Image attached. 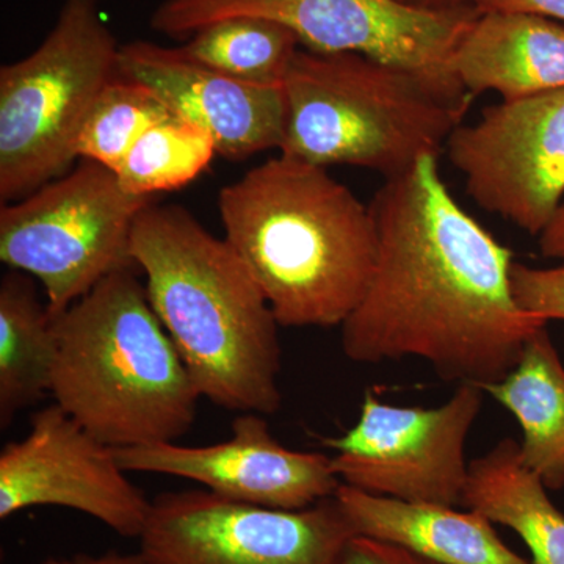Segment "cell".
<instances>
[{
  "instance_id": "10",
  "label": "cell",
  "mask_w": 564,
  "mask_h": 564,
  "mask_svg": "<svg viewBox=\"0 0 564 564\" xmlns=\"http://www.w3.org/2000/svg\"><path fill=\"white\" fill-rule=\"evenodd\" d=\"M484 395L480 386L462 383L441 406L406 408L367 392L352 429L323 440L336 452L334 473L344 485L373 496L463 507L469 478L464 447Z\"/></svg>"
},
{
  "instance_id": "5",
  "label": "cell",
  "mask_w": 564,
  "mask_h": 564,
  "mask_svg": "<svg viewBox=\"0 0 564 564\" xmlns=\"http://www.w3.org/2000/svg\"><path fill=\"white\" fill-rule=\"evenodd\" d=\"M282 88L288 120L281 154L323 169L372 170L384 180L425 155L437 158L470 106L400 66L303 47Z\"/></svg>"
},
{
  "instance_id": "23",
  "label": "cell",
  "mask_w": 564,
  "mask_h": 564,
  "mask_svg": "<svg viewBox=\"0 0 564 564\" xmlns=\"http://www.w3.org/2000/svg\"><path fill=\"white\" fill-rule=\"evenodd\" d=\"M511 291L525 314L549 321H564V262L551 269H533L513 262Z\"/></svg>"
},
{
  "instance_id": "13",
  "label": "cell",
  "mask_w": 564,
  "mask_h": 564,
  "mask_svg": "<svg viewBox=\"0 0 564 564\" xmlns=\"http://www.w3.org/2000/svg\"><path fill=\"white\" fill-rule=\"evenodd\" d=\"M115 454L126 473L185 478L234 502L272 510H304L332 499L343 485L333 458L284 447L258 413H239L223 443L139 445Z\"/></svg>"
},
{
  "instance_id": "21",
  "label": "cell",
  "mask_w": 564,
  "mask_h": 564,
  "mask_svg": "<svg viewBox=\"0 0 564 564\" xmlns=\"http://www.w3.org/2000/svg\"><path fill=\"white\" fill-rule=\"evenodd\" d=\"M215 154L209 133L172 113L144 131L115 174L126 192L152 198L191 184Z\"/></svg>"
},
{
  "instance_id": "15",
  "label": "cell",
  "mask_w": 564,
  "mask_h": 564,
  "mask_svg": "<svg viewBox=\"0 0 564 564\" xmlns=\"http://www.w3.org/2000/svg\"><path fill=\"white\" fill-rule=\"evenodd\" d=\"M455 76L470 96L502 101L564 88V24L525 13L480 11L454 55Z\"/></svg>"
},
{
  "instance_id": "28",
  "label": "cell",
  "mask_w": 564,
  "mask_h": 564,
  "mask_svg": "<svg viewBox=\"0 0 564 564\" xmlns=\"http://www.w3.org/2000/svg\"><path fill=\"white\" fill-rule=\"evenodd\" d=\"M413 9L429 11H455L478 9V0H395Z\"/></svg>"
},
{
  "instance_id": "7",
  "label": "cell",
  "mask_w": 564,
  "mask_h": 564,
  "mask_svg": "<svg viewBox=\"0 0 564 564\" xmlns=\"http://www.w3.org/2000/svg\"><path fill=\"white\" fill-rule=\"evenodd\" d=\"M152 204L126 192L99 163L76 169L39 191L2 204L0 261L39 281L52 315L87 295L109 274L133 269V226Z\"/></svg>"
},
{
  "instance_id": "17",
  "label": "cell",
  "mask_w": 564,
  "mask_h": 564,
  "mask_svg": "<svg viewBox=\"0 0 564 564\" xmlns=\"http://www.w3.org/2000/svg\"><path fill=\"white\" fill-rule=\"evenodd\" d=\"M485 393L521 425L522 463L549 491L564 488V366L547 328L527 340L518 364Z\"/></svg>"
},
{
  "instance_id": "18",
  "label": "cell",
  "mask_w": 564,
  "mask_h": 564,
  "mask_svg": "<svg viewBox=\"0 0 564 564\" xmlns=\"http://www.w3.org/2000/svg\"><path fill=\"white\" fill-rule=\"evenodd\" d=\"M547 491L522 463L518 441L505 437L469 463L463 507L514 530L529 547L533 564H564V514Z\"/></svg>"
},
{
  "instance_id": "11",
  "label": "cell",
  "mask_w": 564,
  "mask_h": 564,
  "mask_svg": "<svg viewBox=\"0 0 564 564\" xmlns=\"http://www.w3.org/2000/svg\"><path fill=\"white\" fill-rule=\"evenodd\" d=\"M445 150L481 209L540 237L564 202V88L486 107Z\"/></svg>"
},
{
  "instance_id": "14",
  "label": "cell",
  "mask_w": 564,
  "mask_h": 564,
  "mask_svg": "<svg viewBox=\"0 0 564 564\" xmlns=\"http://www.w3.org/2000/svg\"><path fill=\"white\" fill-rule=\"evenodd\" d=\"M118 73L154 93L173 115L204 129L217 154L242 161L281 150L288 102L282 85H256L226 76L151 41L121 44Z\"/></svg>"
},
{
  "instance_id": "26",
  "label": "cell",
  "mask_w": 564,
  "mask_h": 564,
  "mask_svg": "<svg viewBox=\"0 0 564 564\" xmlns=\"http://www.w3.org/2000/svg\"><path fill=\"white\" fill-rule=\"evenodd\" d=\"M540 250L545 258L564 261V202L547 228L541 234Z\"/></svg>"
},
{
  "instance_id": "19",
  "label": "cell",
  "mask_w": 564,
  "mask_h": 564,
  "mask_svg": "<svg viewBox=\"0 0 564 564\" xmlns=\"http://www.w3.org/2000/svg\"><path fill=\"white\" fill-rule=\"evenodd\" d=\"M55 315L41 302L29 274H3L0 281V426L51 392L57 358Z\"/></svg>"
},
{
  "instance_id": "16",
  "label": "cell",
  "mask_w": 564,
  "mask_h": 564,
  "mask_svg": "<svg viewBox=\"0 0 564 564\" xmlns=\"http://www.w3.org/2000/svg\"><path fill=\"white\" fill-rule=\"evenodd\" d=\"M334 499L358 536L408 549L440 564H533L500 540L478 511L404 502L340 485Z\"/></svg>"
},
{
  "instance_id": "24",
  "label": "cell",
  "mask_w": 564,
  "mask_h": 564,
  "mask_svg": "<svg viewBox=\"0 0 564 564\" xmlns=\"http://www.w3.org/2000/svg\"><path fill=\"white\" fill-rule=\"evenodd\" d=\"M343 564H440L400 545L355 536Z\"/></svg>"
},
{
  "instance_id": "20",
  "label": "cell",
  "mask_w": 564,
  "mask_h": 564,
  "mask_svg": "<svg viewBox=\"0 0 564 564\" xmlns=\"http://www.w3.org/2000/svg\"><path fill=\"white\" fill-rule=\"evenodd\" d=\"M177 47L192 61L234 79L282 85L302 44L295 33L280 22L236 17L212 22Z\"/></svg>"
},
{
  "instance_id": "8",
  "label": "cell",
  "mask_w": 564,
  "mask_h": 564,
  "mask_svg": "<svg viewBox=\"0 0 564 564\" xmlns=\"http://www.w3.org/2000/svg\"><path fill=\"white\" fill-rule=\"evenodd\" d=\"M478 13L419 10L395 0H165L152 13L151 28L187 40L226 18H265L291 29L303 50L400 66L452 98L473 101L455 76L454 55Z\"/></svg>"
},
{
  "instance_id": "3",
  "label": "cell",
  "mask_w": 564,
  "mask_h": 564,
  "mask_svg": "<svg viewBox=\"0 0 564 564\" xmlns=\"http://www.w3.org/2000/svg\"><path fill=\"white\" fill-rule=\"evenodd\" d=\"M218 212L280 326H343L361 303L377 226L328 170L280 152L221 188Z\"/></svg>"
},
{
  "instance_id": "25",
  "label": "cell",
  "mask_w": 564,
  "mask_h": 564,
  "mask_svg": "<svg viewBox=\"0 0 564 564\" xmlns=\"http://www.w3.org/2000/svg\"><path fill=\"white\" fill-rule=\"evenodd\" d=\"M478 10L536 14L564 24V0H478Z\"/></svg>"
},
{
  "instance_id": "12",
  "label": "cell",
  "mask_w": 564,
  "mask_h": 564,
  "mask_svg": "<svg viewBox=\"0 0 564 564\" xmlns=\"http://www.w3.org/2000/svg\"><path fill=\"white\" fill-rule=\"evenodd\" d=\"M115 448L57 403L36 411L31 430L0 452V519L33 507H63L140 538L151 500L126 477Z\"/></svg>"
},
{
  "instance_id": "22",
  "label": "cell",
  "mask_w": 564,
  "mask_h": 564,
  "mask_svg": "<svg viewBox=\"0 0 564 564\" xmlns=\"http://www.w3.org/2000/svg\"><path fill=\"white\" fill-rule=\"evenodd\" d=\"M169 115L172 111L154 93L118 73L82 126L77 159L99 163L115 173L144 131Z\"/></svg>"
},
{
  "instance_id": "9",
  "label": "cell",
  "mask_w": 564,
  "mask_h": 564,
  "mask_svg": "<svg viewBox=\"0 0 564 564\" xmlns=\"http://www.w3.org/2000/svg\"><path fill=\"white\" fill-rule=\"evenodd\" d=\"M355 536L334 497L285 511L193 489L151 500L137 554L141 564H343Z\"/></svg>"
},
{
  "instance_id": "27",
  "label": "cell",
  "mask_w": 564,
  "mask_h": 564,
  "mask_svg": "<svg viewBox=\"0 0 564 564\" xmlns=\"http://www.w3.org/2000/svg\"><path fill=\"white\" fill-rule=\"evenodd\" d=\"M36 564H141L139 554H120L106 552L98 556L77 555L74 558H47Z\"/></svg>"
},
{
  "instance_id": "4",
  "label": "cell",
  "mask_w": 564,
  "mask_h": 564,
  "mask_svg": "<svg viewBox=\"0 0 564 564\" xmlns=\"http://www.w3.org/2000/svg\"><path fill=\"white\" fill-rule=\"evenodd\" d=\"M51 395L113 448L177 443L202 400L132 269L109 274L55 315Z\"/></svg>"
},
{
  "instance_id": "2",
  "label": "cell",
  "mask_w": 564,
  "mask_h": 564,
  "mask_svg": "<svg viewBox=\"0 0 564 564\" xmlns=\"http://www.w3.org/2000/svg\"><path fill=\"white\" fill-rule=\"evenodd\" d=\"M131 256L202 399L237 413H276L280 323L228 240L184 207L150 204L133 226Z\"/></svg>"
},
{
  "instance_id": "1",
  "label": "cell",
  "mask_w": 564,
  "mask_h": 564,
  "mask_svg": "<svg viewBox=\"0 0 564 564\" xmlns=\"http://www.w3.org/2000/svg\"><path fill=\"white\" fill-rule=\"evenodd\" d=\"M377 261L366 295L344 322L351 361L421 358L445 381L503 380L547 325L511 291L513 252L459 206L425 155L386 180L372 203Z\"/></svg>"
},
{
  "instance_id": "6",
  "label": "cell",
  "mask_w": 564,
  "mask_h": 564,
  "mask_svg": "<svg viewBox=\"0 0 564 564\" xmlns=\"http://www.w3.org/2000/svg\"><path fill=\"white\" fill-rule=\"evenodd\" d=\"M118 44L101 0H63L39 47L0 68V202L69 172L82 126L117 77Z\"/></svg>"
}]
</instances>
